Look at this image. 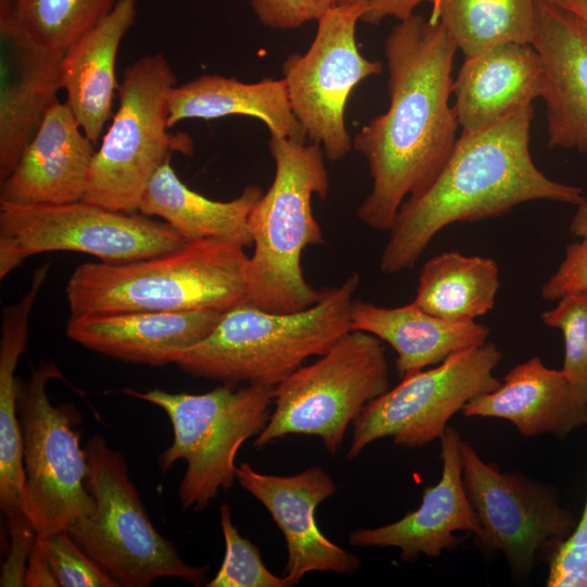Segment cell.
Returning <instances> with one entry per match:
<instances>
[{
    "label": "cell",
    "mask_w": 587,
    "mask_h": 587,
    "mask_svg": "<svg viewBox=\"0 0 587 587\" xmlns=\"http://www.w3.org/2000/svg\"><path fill=\"white\" fill-rule=\"evenodd\" d=\"M124 394L161 408L174 432L173 444L158 458L162 472L186 462L178 487L183 509L203 510L221 489L237 479L236 454L242 444L258 436L271 416L274 387L224 384L205 394H172L162 389Z\"/></svg>",
    "instance_id": "cell-6"
},
{
    "label": "cell",
    "mask_w": 587,
    "mask_h": 587,
    "mask_svg": "<svg viewBox=\"0 0 587 587\" xmlns=\"http://www.w3.org/2000/svg\"><path fill=\"white\" fill-rule=\"evenodd\" d=\"M566 10L587 26V0H548Z\"/></svg>",
    "instance_id": "cell-40"
},
{
    "label": "cell",
    "mask_w": 587,
    "mask_h": 587,
    "mask_svg": "<svg viewBox=\"0 0 587 587\" xmlns=\"http://www.w3.org/2000/svg\"><path fill=\"white\" fill-rule=\"evenodd\" d=\"M223 312L132 311L71 316L66 335L77 344L118 360L164 365L208 337Z\"/></svg>",
    "instance_id": "cell-20"
},
{
    "label": "cell",
    "mask_w": 587,
    "mask_h": 587,
    "mask_svg": "<svg viewBox=\"0 0 587 587\" xmlns=\"http://www.w3.org/2000/svg\"><path fill=\"white\" fill-rule=\"evenodd\" d=\"M11 2V1H10ZM0 3V180L17 164L58 100L64 53L35 41Z\"/></svg>",
    "instance_id": "cell-16"
},
{
    "label": "cell",
    "mask_w": 587,
    "mask_h": 587,
    "mask_svg": "<svg viewBox=\"0 0 587 587\" xmlns=\"http://www.w3.org/2000/svg\"><path fill=\"white\" fill-rule=\"evenodd\" d=\"M389 385L383 341L350 330L319 360L301 365L274 387V410L253 446L261 449L288 435H305L321 438L336 454L348 426Z\"/></svg>",
    "instance_id": "cell-9"
},
{
    "label": "cell",
    "mask_w": 587,
    "mask_h": 587,
    "mask_svg": "<svg viewBox=\"0 0 587 587\" xmlns=\"http://www.w3.org/2000/svg\"><path fill=\"white\" fill-rule=\"evenodd\" d=\"M536 0H430V20L440 22L464 58L492 47L532 43Z\"/></svg>",
    "instance_id": "cell-29"
},
{
    "label": "cell",
    "mask_w": 587,
    "mask_h": 587,
    "mask_svg": "<svg viewBox=\"0 0 587 587\" xmlns=\"http://www.w3.org/2000/svg\"><path fill=\"white\" fill-rule=\"evenodd\" d=\"M262 195L261 187L249 185L229 201L209 199L186 186L168 159L149 182L138 211L161 217L186 241L220 238L248 247V216Z\"/></svg>",
    "instance_id": "cell-26"
},
{
    "label": "cell",
    "mask_w": 587,
    "mask_h": 587,
    "mask_svg": "<svg viewBox=\"0 0 587 587\" xmlns=\"http://www.w3.org/2000/svg\"><path fill=\"white\" fill-rule=\"evenodd\" d=\"M577 292H587V238L566 246L559 267L540 289L541 297L549 301Z\"/></svg>",
    "instance_id": "cell-37"
},
{
    "label": "cell",
    "mask_w": 587,
    "mask_h": 587,
    "mask_svg": "<svg viewBox=\"0 0 587 587\" xmlns=\"http://www.w3.org/2000/svg\"><path fill=\"white\" fill-rule=\"evenodd\" d=\"M570 230L576 237L587 238V200L577 207Z\"/></svg>",
    "instance_id": "cell-41"
},
{
    "label": "cell",
    "mask_w": 587,
    "mask_h": 587,
    "mask_svg": "<svg viewBox=\"0 0 587 587\" xmlns=\"http://www.w3.org/2000/svg\"><path fill=\"white\" fill-rule=\"evenodd\" d=\"M55 378L64 380L59 365L43 361L18 386L25 473L21 510L39 537L67 530L96 508L86 483V450L80 448V432L75 428L82 416L73 404L51 403L47 385Z\"/></svg>",
    "instance_id": "cell-10"
},
{
    "label": "cell",
    "mask_w": 587,
    "mask_h": 587,
    "mask_svg": "<svg viewBox=\"0 0 587 587\" xmlns=\"http://www.w3.org/2000/svg\"><path fill=\"white\" fill-rule=\"evenodd\" d=\"M220 238L187 241L157 257L121 264L84 263L71 275V316L132 311L226 310L247 300L249 257Z\"/></svg>",
    "instance_id": "cell-3"
},
{
    "label": "cell",
    "mask_w": 587,
    "mask_h": 587,
    "mask_svg": "<svg viewBox=\"0 0 587 587\" xmlns=\"http://www.w3.org/2000/svg\"><path fill=\"white\" fill-rule=\"evenodd\" d=\"M187 241L166 222L85 200L63 204L0 203V278L30 255L77 251L121 264L174 251Z\"/></svg>",
    "instance_id": "cell-11"
},
{
    "label": "cell",
    "mask_w": 587,
    "mask_h": 587,
    "mask_svg": "<svg viewBox=\"0 0 587 587\" xmlns=\"http://www.w3.org/2000/svg\"><path fill=\"white\" fill-rule=\"evenodd\" d=\"M501 359L497 345L487 341L453 353L433 369L403 376L353 421L348 458L358 457L366 446L386 437L408 448L440 439L453 414L501 385L494 374Z\"/></svg>",
    "instance_id": "cell-12"
},
{
    "label": "cell",
    "mask_w": 587,
    "mask_h": 587,
    "mask_svg": "<svg viewBox=\"0 0 587 587\" xmlns=\"http://www.w3.org/2000/svg\"><path fill=\"white\" fill-rule=\"evenodd\" d=\"M95 146L68 105L57 100L14 170L1 182L0 203L36 205L83 200Z\"/></svg>",
    "instance_id": "cell-19"
},
{
    "label": "cell",
    "mask_w": 587,
    "mask_h": 587,
    "mask_svg": "<svg viewBox=\"0 0 587 587\" xmlns=\"http://www.w3.org/2000/svg\"><path fill=\"white\" fill-rule=\"evenodd\" d=\"M541 321L559 329L564 340L562 372L587 401V292L567 295L541 313Z\"/></svg>",
    "instance_id": "cell-32"
},
{
    "label": "cell",
    "mask_w": 587,
    "mask_h": 587,
    "mask_svg": "<svg viewBox=\"0 0 587 587\" xmlns=\"http://www.w3.org/2000/svg\"><path fill=\"white\" fill-rule=\"evenodd\" d=\"M221 527L225 540L223 563L207 587H288L284 576L272 573L263 563L259 548L243 538L233 524L232 509L220 507Z\"/></svg>",
    "instance_id": "cell-31"
},
{
    "label": "cell",
    "mask_w": 587,
    "mask_h": 587,
    "mask_svg": "<svg viewBox=\"0 0 587 587\" xmlns=\"http://www.w3.org/2000/svg\"><path fill=\"white\" fill-rule=\"evenodd\" d=\"M41 284L2 309L0 338V507L3 513L21 509L25 492L23 439L17 412L20 380L15 369L25 351L29 317Z\"/></svg>",
    "instance_id": "cell-27"
},
{
    "label": "cell",
    "mask_w": 587,
    "mask_h": 587,
    "mask_svg": "<svg viewBox=\"0 0 587 587\" xmlns=\"http://www.w3.org/2000/svg\"><path fill=\"white\" fill-rule=\"evenodd\" d=\"M542 66L532 43L509 42L464 58L453 79L462 132H477L540 98Z\"/></svg>",
    "instance_id": "cell-22"
},
{
    "label": "cell",
    "mask_w": 587,
    "mask_h": 587,
    "mask_svg": "<svg viewBox=\"0 0 587 587\" xmlns=\"http://www.w3.org/2000/svg\"><path fill=\"white\" fill-rule=\"evenodd\" d=\"M118 0H11L15 22L38 43L65 51L95 28Z\"/></svg>",
    "instance_id": "cell-30"
},
{
    "label": "cell",
    "mask_w": 587,
    "mask_h": 587,
    "mask_svg": "<svg viewBox=\"0 0 587 587\" xmlns=\"http://www.w3.org/2000/svg\"><path fill=\"white\" fill-rule=\"evenodd\" d=\"M351 329L389 344L397 353L400 377L437 365L459 351L482 346L489 335V328L476 321H447L427 313L413 301L385 308L354 300Z\"/></svg>",
    "instance_id": "cell-24"
},
{
    "label": "cell",
    "mask_w": 587,
    "mask_h": 587,
    "mask_svg": "<svg viewBox=\"0 0 587 587\" xmlns=\"http://www.w3.org/2000/svg\"><path fill=\"white\" fill-rule=\"evenodd\" d=\"M87 488L92 513L67 532L118 587H148L161 577L182 578L196 586L205 582L209 565L186 563L151 523L123 455L96 434L86 445Z\"/></svg>",
    "instance_id": "cell-8"
},
{
    "label": "cell",
    "mask_w": 587,
    "mask_h": 587,
    "mask_svg": "<svg viewBox=\"0 0 587 587\" xmlns=\"http://www.w3.org/2000/svg\"><path fill=\"white\" fill-rule=\"evenodd\" d=\"M546 586L587 587V495L573 532L550 554Z\"/></svg>",
    "instance_id": "cell-34"
},
{
    "label": "cell",
    "mask_w": 587,
    "mask_h": 587,
    "mask_svg": "<svg viewBox=\"0 0 587 587\" xmlns=\"http://www.w3.org/2000/svg\"><path fill=\"white\" fill-rule=\"evenodd\" d=\"M440 440L441 476L427 486L420 507L402 519L374 528L350 533L355 547L398 548L400 559L414 562L420 554L438 558L461 542L455 532H469L477 539L482 534L476 513L467 498L461 462L460 433L448 426Z\"/></svg>",
    "instance_id": "cell-18"
},
{
    "label": "cell",
    "mask_w": 587,
    "mask_h": 587,
    "mask_svg": "<svg viewBox=\"0 0 587 587\" xmlns=\"http://www.w3.org/2000/svg\"><path fill=\"white\" fill-rule=\"evenodd\" d=\"M462 477L482 528L477 544L499 551L511 572L526 577L538 554L553 550L573 532L576 520L555 488L521 472H502L461 441Z\"/></svg>",
    "instance_id": "cell-14"
},
{
    "label": "cell",
    "mask_w": 587,
    "mask_h": 587,
    "mask_svg": "<svg viewBox=\"0 0 587 587\" xmlns=\"http://www.w3.org/2000/svg\"><path fill=\"white\" fill-rule=\"evenodd\" d=\"M24 585L26 587L60 586L51 569L43 540L39 536H37L28 557Z\"/></svg>",
    "instance_id": "cell-39"
},
{
    "label": "cell",
    "mask_w": 587,
    "mask_h": 587,
    "mask_svg": "<svg viewBox=\"0 0 587 587\" xmlns=\"http://www.w3.org/2000/svg\"><path fill=\"white\" fill-rule=\"evenodd\" d=\"M360 280L352 273L298 312H270L243 301L223 312L211 334L178 352L174 363L196 377L275 387L352 330L353 295Z\"/></svg>",
    "instance_id": "cell-4"
},
{
    "label": "cell",
    "mask_w": 587,
    "mask_h": 587,
    "mask_svg": "<svg viewBox=\"0 0 587 587\" xmlns=\"http://www.w3.org/2000/svg\"><path fill=\"white\" fill-rule=\"evenodd\" d=\"M11 0H0V3H7V2H10Z\"/></svg>",
    "instance_id": "cell-42"
},
{
    "label": "cell",
    "mask_w": 587,
    "mask_h": 587,
    "mask_svg": "<svg viewBox=\"0 0 587 587\" xmlns=\"http://www.w3.org/2000/svg\"><path fill=\"white\" fill-rule=\"evenodd\" d=\"M533 104L477 132H462L445 166L423 192L400 207L379 260L386 274L414 266L439 230L508 213L517 204L550 200L578 207L583 188L547 177L530 150Z\"/></svg>",
    "instance_id": "cell-2"
},
{
    "label": "cell",
    "mask_w": 587,
    "mask_h": 587,
    "mask_svg": "<svg viewBox=\"0 0 587 587\" xmlns=\"http://www.w3.org/2000/svg\"><path fill=\"white\" fill-rule=\"evenodd\" d=\"M51 569L62 587H118L117 583L95 562L67 530L41 537Z\"/></svg>",
    "instance_id": "cell-33"
},
{
    "label": "cell",
    "mask_w": 587,
    "mask_h": 587,
    "mask_svg": "<svg viewBox=\"0 0 587 587\" xmlns=\"http://www.w3.org/2000/svg\"><path fill=\"white\" fill-rule=\"evenodd\" d=\"M365 10V0L335 5L317 20L307 52L292 53L283 64L291 110L330 161L352 149L345 122L349 95L361 80L383 72L382 62L367 60L358 49L355 27Z\"/></svg>",
    "instance_id": "cell-13"
},
{
    "label": "cell",
    "mask_w": 587,
    "mask_h": 587,
    "mask_svg": "<svg viewBox=\"0 0 587 587\" xmlns=\"http://www.w3.org/2000/svg\"><path fill=\"white\" fill-rule=\"evenodd\" d=\"M228 115L259 118L271 136L307 137L291 110L283 78L243 83L234 77L205 74L175 85L168 93V128L183 120H214Z\"/></svg>",
    "instance_id": "cell-25"
},
{
    "label": "cell",
    "mask_w": 587,
    "mask_h": 587,
    "mask_svg": "<svg viewBox=\"0 0 587 587\" xmlns=\"http://www.w3.org/2000/svg\"><path fill=\"white\" fill-rule=\"evenodd\" d=\"M237 480L266 508L284 535L287 563L283 576L288 587L310 572L353 574L360 569L358 555L329 540L316 524V507L337 489L324 469L278 476L258 472L243 462L237 467Z\"/></svg>",
    "instance_id": "cell-15"
},
{
    "label": "cell",
    "mask_w": 587,
    "mask_h": 587,
    "mask_svg": "<svg viewBox=\"0 0 587 587\" xmlns=\"http://www.w3.org/2000/svg\"><path fill=\"white\" fill-rule=\"evenodd\" d=\"M175 85V73L162 52L141 57L124 71L118 108L92 158L83 200L136 212L158 168L174 152L192 153L187 134L167 130V98Z\"/></svg>",
    "instance_id": "cell-7"
},
{
    "label": "cell",
    "mask_w": 587,
    "mask_h": 587,
    "mask_svg": "<svg viewBox=\"0 0 587 587\" xmlns=\"http://www.w3.org/2000/svg\"><path fill=\"white\" fill-rule=\"evenodd\" d=\"M268 148L275 175L248 216L253 252L246 301L270 312H298L323 296L305 280L301 258L307 247L324 240L312 197H327L328 172L323 148L305 138L271 136Z\"/></svg>",
    "instance_id": "cell-5"
},
{
    "label": "cell",
    "mask_w": 587,
    "mask_h": 587,
    "mask_svg": "<svg viewBox=\"0 0 587 587\" xmlns=\"http://www.w3.org/2000/svg\"><path fill=\"white\" fill-rule=\"evenodd\" d=\"M337 0H251L259 21L272 28L292 29L317 21Z\"/></svg>",
    "instance_id": "cell-35"
},
{
    "label": "cell",
    "mask_w": 587,
    "mask_h": 587,
    "mask_svg": "<svg viewBox=\"0 0 587 587\" xmlns=\"http://www.w3.org/2000/svg\"><path fill=\"white\" fill-rule=\"evenodd\" d=\"M532 45L542 66L548 146L587 153V26L557 4L536 0Z\"/></svg>",
    "instance_id": "cell-17"
},
{
    "label": "cell",
    "mask_w": 587,
    "mask_h": 587,
    "mask_svg": "<svg viewBox=\"0 0 587 587\" xmlns=\"http://www.w3.org/2000/svg\"><path fill=\"white\" fill-rule=\"evenodd\" d=\"M4 515L10 535V547L7 559L2 564L0 586H25L27 561L36 541L37 533L21 509L9 511Z\"/></svg>",
    "instance_id": "cell-36"
},
{
    "label": "cell",
    "mask_w": 587,
    "mask_h": 587,
    "mask_svg": "<svg viewBox=\"0 0 587 587\" xmlns=\"http://www.w3.org/2000/svg\"><path fill=\"white\" fill-rule=\"evenodd\" d=\"M499 286L495 260L446 251L423 265L413 302L437 317L471 322L494 308Z\"/></svg>",
    "instance_id": "cell-28"
},
{
    "label": "cell",
    "mask_w": 587,
    "mask_h": 587,
    "mask_svg": "<svg viewBox=\"0 0 587 587\" xmlns=\"http://www.w3.org/2000/svg\"><path fill=\"white\" fill-rule=\"evenodd\" d=\"M457 50L440 22L414 13L385 40L389 107L352 140L372 177L357 216L373 229L389 232L405 198L426 190L453 150L459 123L450 96Z\"/></svg>",
    "instance_id": "cell-1"
},
{
    "label": "cell",
    "mask_w": 587,
    "mask_h": 587,
    "mask_svg": "<svg viewBox=\"0 0 587 587\" xmlns=\"http://www.w3.org/2000/svg\"><path fill=\"white\" fill-rule=\"evenodd\" d=\"M461 411L469 417L507 420L525 437H565L586 425L587 401L562 370L547 367L534 357L511 369L496 390L472 399Z\"/></svg>",
    "instance_id": "cell-21"
},
{
    "label": "cell",
    "mask_w": 587,
    "mask_h": 587,
    "mask_svg": "<svg viewBox=\"0 0 587 587\" xmlns=\"http://www.w3.org/2000/svg\"><path fill=\"white\" fill-rule=\"evenodd\" d=\"M137 0H118L95 28L79 38L63 54L61 89L66 104L85 135L95 143L111 116L117 52L123 37L134 25Z\"/></svg>",
    "instance_id": "cell-23"
},
{
    "label": "cell",
    "mask_w": 587,
    "mask_h": 587,
    "mask_svg": "<svg viewBox=\"0 0 587 587\" xmlns=\"http://www.w3.org/2000/svg\"><path fill=\"white\" fill-rule=\"evenodd\" d=\"M358 0H337V4H345ZM366 10L362 21L377 24L387 16H394L399 21L413 14L414 9L422 2L430 0H365Z\"/></svg>",
    "instance_id": "cell-38"
}]
</instances>
